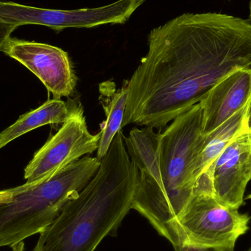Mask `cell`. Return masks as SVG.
<instances>
[{"instance_id": "7c38bea8", "label": "cell", "mask_w": 251, "mask_h": 251, "mask_svg": "<svg viewBox=\"0 0 251 251\" xmlns=\"http://www.w3.org/2000/svg\"><path fill=\"white\" fill-rule=\"evenodd\" d=\"M101 102L106 119L101 125L100 140L97 149L100 160L105 156L116 134L122 130V125L128 98L126 81L122 88L116 89L113 82H105L100 86Z\"/></svg>"}, {"instance_id": "2e32d148", "label": "cell", "mask_w": 251, "mask_h": 251, "mask_svg": "<svg viewBox=\"0 0 251 251\" xmlns=\"http://www.w3.org/2000/svg\"><path fill=\"white\" fill-rule=\"evenodd\" d=\"M12 249H13V251H25V243L21 242L19 244L13 246Z\"/></svg>"}, {"instance_id": "9a60e30c", "label": "cell", "mask_w": 251, "mask_h": 251, "mask_svg": "<svg viewBox=\"0 0 251 251\" xmlns=\"http://www.w3.org/2000/svg\"><path fill=\"white\" fill-rule=\"evenodd\" d=\"M13 188L0 191V203L8 201L13 196Z\"/></svg>"}, {"instance_id": "9c48e42d", "label": "cell", "mask_w": 251, "mask_h": 251, "mask_svg": "<svg viewBox=\"0 0 251 251\" xmlns=\"http://www.w3.org/2000/svg\"><path fill=\"white\" fill-rule=\"evenodd\" d=\"M251 100V68L237 69L218 81L201 101L203 135L215 131Z\"/></svg>"}, {"instance_id": "7a4b0ae2", "label": "cell", "mask_w": 251, "mask_h": 251, "mask_svg": "<svg viewBox=\"0 0 251 251\" xmlns=\"http://www.w3.org/2000/svg\"><path fill=\"white\" fill-rule=\"evenodd\" d=\"M204 140L201 101L176 118L163 132L134 127L125 137L139 174L131 209L174 247L179 243L176 224L193 196V168Z\"/></svg>"}, {"instance_id": "30bf717a", "label": "cell", "mask_w": 251, "mask_h": 251, "mask_svg": "<svg viewBox=\"0 0 251 251\" xmlns=\"http://www.w3.org/2000/svg\"><path fill=\"white\" fill-rule=\"evenodd\" d=\"M251 112V100L215 131L204 135L203 147L193 168L194 183L233 140L250 129Z\"/></svg>"}, {"instance_id": "6da1fadb", "label": "cell", "mask_w": 251, "mask_h": 251, "mask_svg": "<svg viewBox=\"0 0 251 251\" xmlns=\"http://www.w3.org/2000/svg\"><path fill=\"white\" fill-rule=\"evenodd\" d=\"M148 45L126 80L122 128L162 129L224 76L251 68V22L222 13H184L153 28Z\"/></svg>"}, {"instance_id": "ac0fdd59", "label": "cell", "mask_w": 251, "mask_h": 251, "mask_svg": "<svg viewBox=\"0 0 251 251\" xmlns=\"http://www.w3.org/2000/svg\"><path fill=\"white\" fill-rule=\"evenodd\" d=\"M249 8H250V15H249V21L251 22V0L250 1V5H249Z\"/></svg>"}, {"instance_id": "52a82bcc", "label": "cell", "mask_w": 251, "mask_h": 251, "mask_svg": "<svg viewBox=\"0 0 251 251\" xmlns=\"http://www.w3.org/2000/svg\"><path fill=\"white\" fill-rule=\"evenodd\" d=\"M2 51L34 74L54 99L61 100L73 94L77 77L69 54L62 49L11 38Z\"/></svg>"}, {"instance_id": "5bb4252c", "label": "cell", "mask_w": 251, "mask_h": 251, "mask_svg": "<svg viewBox=\"0 0 251 251\" xmlns=\"http://www.w3.org/2000/svg\"><path fill=\"white\" fill-rule=\"evenodd\" d=\"M19 26L16 24L7 23L0 21V51H2L7 41L11 38V34Z\"/></svg>"}, {"instance_id": "277c9868", "label": "cell", "mask_w": 251, "mask_h": 251, "mask_svg": "<svg viewBox=\"0 0 251 251\" xmlns=\"http://www.w3.org/2000/svg\"><path fill=\"white\" fill-rule=\"evenodd\" d=\"M100 164L98 158L85 156L40 184L14 187L12 199L0 203V248H13L42 232L85 188Z\"/></svg>"}, {"instance_id": "4fadbf2b", "label": "cell", "mask_w": 251, "mask_h": 251, "mask_svg": "<svg viewBox=\"0 0 251 251\" xmlns=\"http://www.w3.org/2000/svg\"><path fill=\"white\" fill-rule=\"evenodd\" d=\"M174 249L176 251H234L235 247H203L181 242Z\"/></svg>"}, {"instance_id": "ffe728a7", "label": "cell", "mask_w": 251, "mask_h": 251, "mask_svg": "<svg viewBox=\"0 0 251 251\" xmlns=\"http://www.w3.org/2000/svg\"><path fill=\"white\" fill-rule=\"evenodd\" d=\"M248 251H251V247L250 248V249H249V250Z\"/></svg>"}, {"instance_id": "e0dca14e", "label": "cell", "mask_w": 251, "mask_h": 251, "mask_svg": "<svg viewBox=\"0 0 251 251\" xmlns=\"http://www.w3.org/2000/svg\"><path fill=\"white\" fill-rule=\"evenodd\" d=\"M145 1H146V0H137V2H138L139 5L140 6L144 3Z\"/></svg>"}, {"instance_id": "5b68a950", "label": "cell", "mask_w": 251, "mask_h": 251, "mask_svg": "<svg viewBox=\"0 0 251 251\" xmlns=\"http://www.w3.org/2000/svg\"><path fill=\"white\" fill-rule=\"evenodd\" d=\"M251 216L221 204L211 195L193 193L176 224L179 243L235 247L249 230Z\"/></svg>"}, {"instance_id": "d6986e66", "label": "cell", "mask_w": 251, "mask_h": 251, "mask_svg": "<svg viewBox=\"0 0 251 251\" xmlns=\"http://www.w3.org/2000/svg\"><path fill=\"white\" fill-rule=\"evenodd\" d=\"M250 126L251 127V112Z\"/></svg>"}, {"instance_id": "8992f818", "label": "cell", "mask_w": 251, "mask_h": 251, "mask_svg": "<svg viewBox=\"0 0 251 251\" xmlns=\"http://www.w3.org/2000/svg\"><path fill=\"white\" fill-rule=\"evenodd\" d=\"M100 132L92 134L80 103H75L67 120L34 154L25 170V184H40L66 167L98 149Z\"/></svg>"}, {"instance_id": "ba28073f", "label": "cell", "mask_w": 251, "mask_h": 251, "mask_svg": "<svg viewBox=\"0 0 251 251\" xmlns=\"http://www.w3.org/2000/svg\"><path fill=\"white\" fill-rule=\"evenodd\" d=\"M201 175L212 178L214 195L221 204L240 209L251 180V127L233 140Z\"/></svg>"}, {"instance_id": "8fae6325", "label": "cell", "mask_w": 251, "mask_h": 251, "mask_svg": "<svg viewBox=\"0 0 251 251\" xmlns=\"http://www.w3.org/2000/svg\"><path fill=\"white\" fill-rule=\"evenodd\" d=\"M75 103V101L66 103L59 99H53L38 108L22 115L13 125L0 133V149L35 128L64 123L72 113Z\"/></svg>"}, {"instance_id": "3957f363", "label": "cell", "mask_w": 251, "mask_h": 251, "mask_svg": "<svg viewBox=\"0 0 251 251\" xmlns=\"http://www.w3.org/2000/svg\"><path fill=\"white\" fill-rule=\"evenodd\" d=\"M122 130L92 179L40 233L31 251H94L114 234L131 209L138 170L130 159Z\"/></svg>"}]
</instances>
